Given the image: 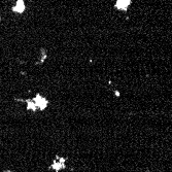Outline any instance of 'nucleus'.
Returning <instances> with one entry per match:
<instances>
[{
  "mask_svg": "<svg viewBox=\"0 0 172 172\" xmlns=\"http://www.w3.org/2000/svg\"><path fill=\"white\" fill-rule=\"evenodd\" d=\"M67 157H63L59 154L55 155V158L52 160V163L49 166V170H53L54 172H61L67 169Z\"/></svg>",
  "mask_w": 172,
  "mask_h": 172,
  "instance_id": "obj_1",
  "label": "nucleus"
},
{
  "mask_svg": "<svg viewBox=\"0 0 172 172\" xmlns=\"http://www.w3.org/2000/svg\"><path fill=\"white\" fill-rule=\"evenodd\" d=\"M32 99H33V101L35 102L38 111H46L51 105L50 99L47 97L46 95L41 94L39 92L35 93V95L32 97Z\"/></svg>",
  "mask_w": 172,
  "mask_h": 172,
  "instance_id": "obj_2",
  "label": "nucleus"
},
{
  "mask_svg": "<svg viewBox=\"0 0 172 172\" xmlns=\"http://www.w3.org/2000/svg\"><path fill=\"white\" fill-rule=\"evenodd\" d=\"M50 59V53L49 50L46 47H40L38 50V58L36 59V61L34 62V66L38 67V66H42L45 65L46 62H48V60Z\"/></svg>",
  "mask_w": 172,
  "mask_h": 172,
  "instance_id": "obj_3",
  "label": "nucleus"
},
{
  "mask_svg": "<svg viewBox=\"0 0 172 172\" xmlns=\"http://www.w3.org/2000/svg\"><path fill=\"white\" fill-rule=\"evenodd\" d=\"M27 9V5L25 0H16L15 4L10 7V10L17 15H23Z\"/></svg>",
  "mask_w": 172,
  "mask_h": 172,
  "instance_id": "obj_4",
  "label": "nucleus"
},
{
  "mask_svg": "<svg viewBox=\"0 0 172 172\" xmlns=\"http://www.w3.org/2000/svg\"><path fill=\"white\" fill-rule=\"evenodd\" d=\"M132 4V0H115L114 8L119 12H127Z\"/></svg>",
  "mask_w": 172,
  "mask_h": 172,
  "instance_id": "obj_5",
  "label": "nucleus"
},
{
  "mask_svg": "<svg viewBox=\"0 0 172 172\" xmlns=\"http://www.w3.org/2000/svg\"><path fill=\"white\" fill-rule=\"evenodd\" d=\"M25 109L26 111H31L33 113H36L38 111L37 109V106L35 104V102L33 101L32 97H28V98H25Z\"/></svg>",
  "mask_w": 172,
  "mask_h": 172,
  "instance_id": "obj_6",
  "label": "nucleus"
},
{
  "mask_svg": "<svg viewBox=\"0 0 172 172\" xmlns=\"http://www.w3.org/2000/svg\"><path fill=\"white\" fill-rule=\"evenodd\" d=\"M113 95L116 98H119V97H121V92L119 90H116V89H113Z\"/></svg>",
  "mask_w": 172,
  "mask_h": 172,
  "instance_id": "obj_7",
  "label": "nucleus"
},
{
  "mask_svg": "<svg viewBox=\"0 0 172 172\" xmlns=\"http://www.w3.org/2000/svg\"><path fill=\"white\" fill-rule=\"evenodd\" d=\"M3 172H15L14 170H12V169H4L3 170Z\"/></svg>",
  "mask_w": 172,
  "mask_h": 172,
  "instance_id": "obj_8",
  "label": "nucleus"
},
{
  "mask_svg": "<svg viewBox=\"0 0 172 172\" xmlns=\"http://www.w3.org/2000/svg\"><path fill=\"white\" fill-rule=\"evenodd\" d=\"M0 22H2V16L0 15Z\"/></svg>",
  "mask_w": 172,
  "mask_h": 172,
  "instance_id": "obj_9",
  "label": "nucleus"
}]
</instances>
